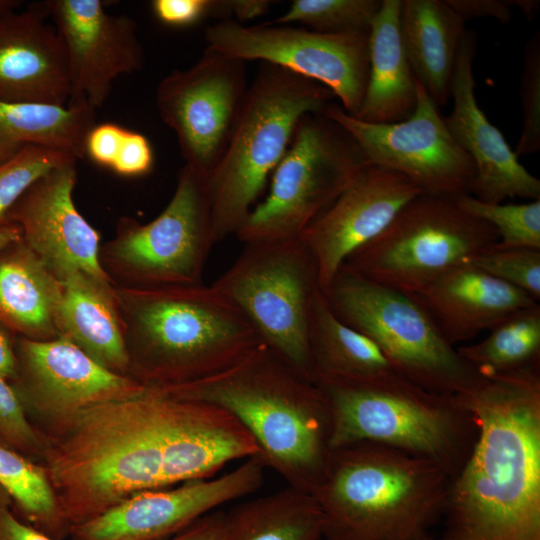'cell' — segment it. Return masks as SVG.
I'll list each match as a JSON object with an SVG mask.
<instances>
[{
	"mask_svg": "<svg viewBox=\"0 0 540 540\" xmlns=\"http://www.w3.org/2000/svg\"><path fill=\"white\" fill-rule=\"evenodd\" d=\"M456 397L478 435L437 540H540V371L482 377Z\"/></svg>",
	"mask_w": 540,
	"mask_h": 540,
	"instance_id": "obj_1",
	"label": "cell"
},
{
	"mask_svg": "<svg viewBox=\"0 0 540 540\" xmlns=\"http://www.w3.org/2000/svg\"><path fill=\"white\" fill-rule=\"evenodd\" d=\"M187 406L184 399L145 386L75 414L74 430L52 463L71 527L136 493L170 486Z\"/></svg>",
	"mask_w": 540,
	"mask_h": 540,
	"instance_id": "obj_2",
	"label": "cell"
},
{
	"mask_svg": "<svg viewBox=\"0 0 540 540\" xmlns=\"http://www.w3.org/2000/svg\"><path fill=\"white\" fill-rule=\"evenodd\" d=\"M231 414L253 437L265 468L289 487L312 493L331 453V417L319 386L264 343L210 377L168 388Z\"/></svg>",
	"mask_w": 540,
	"mask_h": 540,
	"instance_id": "obj_3",
	"label": "cell"
},
{
	"mask_svg": "<svg viewBox=\"0 0 540 540\" xmlns=\"http://www.w3.org/2000/svg\"><path fill=\"white\" fill-rule=\"evenodd\" d=\"M130 377L146 387L198 381L262 343L245 316L211 285L115 286Z\"/></svg>",
	"mask_w": 540,
	"mask_h": 540,
	"instance_id": "obj_4",
	"label": "cell"
},
{
	"mask_svg": "<svg viewBox=\"0 0 540 540\" xmlns=\"http://www.w3.org/2000/svg\"><path fill=\"white\" fill-rule=\"evenodd\" d=\"M451 477L430 460L356 442L333 448L311 495L324 540H437Z\"/></svg>",
	"mask_w": 540,
	"mask_h": 540,
	"instance_id": "obj_5",
	"label": "cell"
},
{
	"mask_svg": "<svg viewBox=\"0 0 540 540\" xmlns=\"http://www.w3.org/2000/svg\"><path fill=\"white\" fill-rule=\"evenodd\" d=\"M331 417V448L373 442L432 461L451 479L478 435L473 414L456 396L422 388L396 371L316 382Z\"/></svg>",
	"mask_w": 540,
	"mask_h": 540,
	"instance_id": "obj_6",
	"label": "cell"
},
{
	"mask_svg": "<svg viewBox=\"0 0 540 540\" xmlns=\"http://www.w3.org/2000/svg\"><path fill=\"white\" fill-rule=\"evenodd\" d=\"M335 96L322 84L260 63L229 144L208 176L217 243L236 234L286 153L300 119Z\"/></svg>",
	"mask_w": 540,
	"mask_h": 540,
	"instance_id": "obj_7",
	"label": "cell"
},
{
	"mask_svg": "<svg viewBox=\"0 0 540 540\" xmlns=\"http://www.w3.org/2000/svg\"><path fill=\"white\" fill-rule=\"evenodd\" d=\"M322 292L334 314L370 338L395 371L414 384L456 396L482 378L412 296L344 265Z\"/></svg>",
	"mask_w": 540,
	"mask_h": 540,
	"instance_id": "obj_8",
	"label": "cell"
},
{
	"mask_svg": "<svg viewBox=\"0 0 540 540\" xmlns=\"http://www.w3.org/2000/svg\"><path fill=\"white\" fill-rule=\"evenodd\" d=\"M217 243L208 175L184 164L175 191L148 223L123 216L99 249V263L114 286L162 288L202 284Z\"/></svg>",
	"mask_w": 540,
	"mask_h": 540,
	"instance_id": "obj_9",
	"label": "cell"
},
{
	"mask_svg": "<svg viewBox=\"0 0 540 540\" xmlns=\"http://www.w3.org/2000/svg\"><path fill=\"white\" fill-rule=\"evenodd\" d=\"M499 241L489 223L465 213L455 197L422 193L385 230L343 263L380 285L415 295Z\"/></svg>",
	"mask_w": 540,
	"mask_h": 540,
	"instance_id": "obj_10",
	"label": "cell"
},
{
	"mask_svg": "<svg viewBox=\"0 0 540 540\" xmlns=\"http://www.w3.org/2000/svg\"><path fill=\"white\" fill-rule=\"evenodd\" d=\"M353 136L323 112L308 113L271 175L268 195L235 237L243 244L299 238L368 165Z\"/></svg>",
	"mask_w": 540,
	"mask_h": 540,
	"instance_id": "obj_11",
	"label": "cell"
},
{
	"mask_svg": "<svg viewBox=\"0 0 540 540\" xmlns=\"http://www.w3.org/2000/svg\"><path fill=\"white\" fill-rule=\"evenodd\" d=\"M210 285L245 316L262 343L315 382L309 329L322 289L315 260L300 237L244 244Z\"/></svg>",
	"mask_w": 540,
	"mask_h": 540,
	"instance_id": "obj_12",
	"label": "cell"
},
{
	"mask_svg": "<svg viewBox=\"0 0 540 540\" xmlns=\"http://www.w3.org/2000/svg\"><path fill=\"white\" fill-rule=\"evenodd\" d=\"M369 32L322 33L291 24L246 26L223 19L204 31L207 47L228 57L260 61L327 87L355 116L369 77Z\"/></svg>",
	"mask_w": 540,
	"mask_h": 540,
	"instance_id": "obj_13",
	"label": "cell"
},
{
	"mask_svg": "<svg viewBox=\"0 0 540 540\" xmlns=\"http://www.w3.org/2000/svg\"><path fill=\"white\" fill-rule=\"evenodd\" d=\"M438 108L416 79V107L403 121L364 122L334 101L322 112L353 136L371 164L406 176L422 193L471 195L476 180L474 162L453 138Z\"/></svg>",
	"mask_w": 540,
	"mask_h": 540,
	"instance_id": "obj_14",
	"label": "cell"
},
{
	"mask_svg": "<svg viewBox=\"0 0 540 540\" xmlns=\"http://www.w3.org/2000/svg\"><path fill=\"white\" fill-rule=\"evenodd\" d=\"M249 84L245 62L206 47L189 68L158 84L159 117L176 135L185 164L210 175L231 139Z\"/></svg>",
	"mask_w": 540,
	"mask_h": 540,
	"instance_id": "obj_15",
	"label": "cell"
},
{
	"mask_svg": "<svg viewBox=\"0 0 540 540\" xmlns=\"http://www.w3.org/2000/svg\"><path fill=\"white\" fill-rule=\"evenodd\" d=\"M264 465L254 456L235 469L170 489L136 493L100 515L71 527L74 540H161L225 503L257 491Z\"/></svg>",
	"mask_w": 540,
	"mask_h": 540,
	"instance_id": "obj_16",
	"label": "cell"
},
{
	"mask_svg": "<svg viewBox=\"0 0 540 540\" xmlns=\"http://www.w3.org/2000/svg\"><path fill=\"white\" fill-rule=\"evenodd\" d=\"M46 4L67 54L68 103L101 108L114 81L143 66L136 21L127 15L110 14L101 0H47Z\"/></svg>",
	"mask_w": 540,
	"mask_h": 540,
	"instance_id": "obj_17",
	"label": "cell"
},
{
	"mask_svg": "<svg viewBox=\"0 0 540 540\" xmlns=\"http://www.w3.org/2000/svg\"><path fill=\"white\" fill-rule=\"evenodd\" d=\"M421 189L377 165L364 168L300 236L313 256L324 290L355 250L381 234Z\"/></svg>",
	"mask_w": 540,
	"mask_h": 540,
	"instance_id": "obj_18",
	"label": "cell"
},
{
	"mask_svg": "<svg viewBox=\"0 0 540 540\" xmlns=\"http://www.w3.org/2000/svg\"><path fill=\"white\" fill-rule=\"evenodd\" d=\"M76 163L37 180L10 210L8 222L21 228L24 242L59 281L84 272L111 282L99 263L100 233L73 201Z\"/></svg>",
	"mask_w": 540,
	"mask_h": 540,
	"instance_id": "obj_19",
	"label": "cell"
},
{
	"mask_svg": "<svg viewBox=\"0 0 540 540\" xmlns=\"http://www.w3.org/2000/svg\"><path fill=\"white\" fill-rule=\"evenodd\" d=\"M475 52L476 34L466 30L451 84L453 109L444 118L453 138L474 162L476 180L471 195L491 204L515 197L539 200L540 180L521 165L501 131L478 106L473 75Z\"/></svg>",
	"mask_w": 540,
	"mask_h": 540,
	"instance_id": "obj_20",
	"label": "cell"
},
{
	"mask_svg": "<svg viewBox=\"0 0 540 540\" xmlns=\"http://www.w3.org/2000/svg\"><path fill=\"white\" fill-rule=\"evenodd\" d=\"M16 376L38 404L59 413H74L89 406L120 399L145 386L130 376L99 364L63 336L37 341L15 339Z\"/></svg>",
	"mask_w": 540,
	"mask_h": 540,
	"instance_id": "obj_21",
	"label": "cell"
},
{
	"mask_svg": "<svg viewBox=\"0 0 540 540\" xmlns=\"http://www.w3.org/2000/svg\"><path fill=\"white\" fill-rule=\"evenodd\" d=\"M46 1L0 18V100L67 105L68 59Z\"/></svg>",
	"mask_w": 540,
	"mask_h": 540,
	"instance_id": "obj_22",
	"label": "cell"
},
{
	"mask_svg": "<svg viewBox=\"0 0 540 540\" xmlns=\"http://www.w3.org/2000/svg\"><path fill=\"white\" fill-rule=\"evenodd\" d=\"M410 296L425 308L454 347L489 330L514 311L538 303L471 263L452 269Z\"/></svg>",
	"mask_w": 540,
	"mask_h": 540,
	"instance_id": "obj_23",
	"label": "cell"
},
{
	"mask_svg": "<svg viewBox=\"0 0 540 540\" xmlns=\"http://www.w3.org/2000/svg\"><path fill=\"white\" fill-rule=\"evenodd\" d=\"M59 336L107 369L128 375L129 358L115 286L84 272L61 281Z\"/></svg>",
	"mask_w": 540,
	"mask_h": 540,
	"instance_id": "obj_24",
	"label": "cell"
},
{
	"mask_svg": "<svg viewBox=\"0 0 540 540\" xmlns=\"http://www.w3.org/2000/svg\"><path fill=\"white\" fill-rule=\"evenodd\" d=\"M402 0H382L368 33L369 77L355 118L390 124L410 117L416 107V78L400 26Z\"/></svg>",
	"mask_w": 540,
	"mask_h": 540,
	"instance_id": "obj_25",
	"label": "cell"
},
{
	"mask_svg": "<svg viewBox=\"0 0 540 540\" xmlns=\"http://www.w3.org/2000/svg\"><path fill=\"white\" fill-rule=\"evenodd\" d=\"M59 281L21 238L0 250V323L17 337L59 336Z\"/></svg>",
	"mask_w": 540,
	"mask_h": 540,
	"instance_id": "obj_26",
	"label": "cell"
},
{
	"mask_svg": "<svg viewBox=\"0 0 540 540\" xmlns=\"http://www.w3.org/2000/svg\"><path fill=\"white\" fill-rule=\"evenodd\" d=\"M400 26L415 78L438 107L445 105L465 22L444 0H402Z\"/></svg>",
	"mask_w": 540,
	"mask_h": 540,
	"instance_id": "obj_27",
	"label": "cell"
},
{
	"mask_svg": "<svg viewBox=\"0 0 540 540\" xmlns=\"http://www.w3.org/2000/svg\"><path fill=\"white\" fill-rule=\"evenodd\" d=\"M95 111L83 102L55 105L0 100V153L7 159L26 145H37L82 159L86 137L96 124Z\"/></svg>",
	"mask_w": 540,
	"mask_h": 540,
	"instance_id": "obj_28",
	"label": "cell"
},
{
	"mask_svg": "<svg viewBox=\"0 0 540 540\" xmlns=\"http://www.w3.org/2000/svg\"><path fill=\"white\" fill-rule=\"evenodd\" d=\"M220 540H324L321 512L310 493L288 486L225 512Z\"/></svg>",
	"mask_w": 540,
	"mask_h": 540,
	"instance_id": "obj_29",
	"label": "cell"
},
{
	"mask_svg": "<svg viewBox=\"0 0 540 540\" xmlns=\"http://www.w3.org/2000/svg\"><path fill=\"white\" fill-rule=\"evenodd\" d=\"M309 349L315 383L325 378L359 379L395 371L370 338L334 314L322 291L313 305Z\"/></svg>",
	"mask_w": 540,
	"mask_h": 540,
	"instance_id": "obj_30",
	"label": "cell"
},
{
	"mask_svg": "<svg viewBox=\"0 0 540 540\" xmlns=\"http://www.w3.org/2000/svg\"><path fill=\"white\" fill-rule=\"evenodd\" d=\"M482 377L540 371V305L509 314L483 340L456 348Z\"/></svg>",
	"mask_w": 540,
	"mask_h": 540,
	"instance_id": "obj_31",
	"label": "cell"
},
{
	"mask_svg": "<svg viewBox=\"0 0 540 540\" xmlns=\"http://www.w3.org/2000/svg\"><path fill=\"white\" fill-rule=\"evenodd\" d=\"M0 487L46 534L62 530L65 519L51 485L41 469L0 445Z\"/></svg>",
	"mask_w": 540,
	"mask_h": 540,
	"instance_id": "obj_32",
	"label": "cell"
},
{
	"mask_svg": "<svg viewBox=\"0 0 540 540\" xmlns=\"http://www.w3.org/2000/svg\"><path fill=\"white\" fill-rule=\"evenodd\" d=\"M382 0H294L270 24H300L322 33L369 32Z\"/></svg>",
	"mask_w": 540,
	"mask_h": 540,
	"instance_id": "obj_33",
	"label": "cell"
},
{
	"mask_svg": "<svg viewBox=\"0 0 540 540\" xmlns=\"http://www.w3.org/2000/svg\"><path fill=\"white\" fill-rule=\"evenodd\" d=\"M468 215L489 223L497 231L496 249L540 250V199L519 204H491L470 194L455 197Z\"/></svg>",
	"mask_w": 540,
	"mask_h": 540,
	"instance_id": "obj_34",
	"label": "cell"
},
{
	"mask_svg": "<svg viewBox=\"0 0 540 540\" xmlns=\"http://www.w3.org/2000/svg\"><path fill=\"white\" fill-rule=\"evenodd\" d=\"M75 158L58 150L26 145L0 162V226L9 224L10 210L22 195L51 170Z\"/></svg>",
	"mask_w": 540,
	"mask_h": 540,
	"instance_id": "obj_35",
	"label": "cell"
},
{
	"mask_svg": "<svg viewBox=\"0 0 540 540\" xmlns=\"http://www.w3.org/2000/svg\"><path fill=\"white\" fill-rule=\"evenodd\" d=\"M490 275L540 300V250L492 248L471 263Z\"/></svg>",
	"mask_w": 540,
	"mask_h": 540,
	"instance_id": "obj_36",
	"label": "cell"
},
{
	"mask_svg": "<svg viewBox=\"0 0 540 540\" xmlns=\"http://www.w3.org/2000/svg\"><path fill=\"white\" fill-rule=\"evenodd\" d=\"M523 129L515 147L517 157L540 150V33L526 43L520 81Z\"/></svg>",
	"mask_w": 540,
	"mask_h": 540,
	"instance_id": "obj_37",
	"label": "cell"
},
{
	"mask_svg": "<svg viewBox=\"0 0 540 540\" xmlns=\"http://www.w3.org/2000/svg\"><path fill=\"white\" fill-rule=\"evenodd\" d=\"M151 9L161 23L186 27L208 17H227L225 0H153Z\"/></svg>",
	"mask_w": 540,
	"mask_h": 540,
	"instance_id": "obj_38",
	"label": "cell"
},
{
	"mask_svg": "<svg viewBox=\"0 0 540 540\" xmlns=\"http://www.w3.org/2000/svg\"><path fill=\"white\" fill-rule=\"evenodd\" d=\"M0 437L11 444L23 447L33 444L36 440L17 391L2 376H0Z\"/></svg>",
	"mask_w": 540,
	"mask_h": 540,
	"instance_id": "obj_39",
	"label": "cell"
},
{
	"mask_svg": "<svg viewBox=\"0 0 540 540\" xmlns=\"http://www.w3.org/2000/svg\"><path fill=\"white\" fill-rule=\"evenodd\" d=\"M153 163L154 154L149 140L139 132L126 129L111 169L122 176L136 177L149 173Z\"/></svg>",
	"mask_w": 540,
	"mask_h": 540,
	"instance_id": "obj_40",
	"label": "cell"
},
{
	"mask_svg": "<svg viewBox=\"0 0 540 540\" xmlns=\"http://www.w3.org/2000/svg\"><path fill=\"white\" fill-rule=\"evenodd\" d=\"M126 129L116 123L95 124L85 140V157L94 163L112 168Z\"/></svg>",
	"mask_w": 540,
	"mask_h": 540,
	"instance_id": "obj_41",
	"label": "cell"
},
{
	"mask_svg": "<svg viewBox=\"0 0 540 540\" xmlns=\"http://www.w3.org/2000/svg\"><path fill=\"white\" fill-rule=\"evenodd\" d=\"M444 2L464 22L471 18L493 17L506 24L512 18L510 5L504 0H444Z\"/></svg>",
	"mask_w": 540,
	"mask_h": 540,
	"instance_id": "obj_42",
	"label": "cell"
},
{
	"mask_svg": "<svg viewBox=\"0 0 540 540\" xmlns=\"http://www.w3.org/2000/svg\"><path fill=\"white\" fill-rule=\"evenodd\" d=\"M225 512L216 509L200 517L179 532L161 540H220Z\"/></svg>",
	"mask_w": 540,
	"mask_h": 540,
	"instance_id": "obj_43",
	"label": "cell"
},
{
	"mask_svg": "<svg viewBox=\"0 0 540 540\" xmlns=\"http://www.w3.org/2000/svg\"><path fill=\"white\" fill-rule=\"evenodd\" d=\"M0 540H54L19 521L7 507L0 510Z\"/></svg>",
	"mask_w": 540,
	"mask_h": 540,
	"instance_id": "obj_44",
	"label": "cell"
},
{
	"mask_svg": "<svg viewBox=\"0 0 540 540\" xmlns=\"http://www.w3.org/2000/svg\"><path fill=\"white\" fill-rule=\"evenodd\" d=\"M271 5L269 0H226L228 16L241 24L266 14Z\"/></svg>",
	"mask_w": 540,
	"mask_h": 540,
	"instance_id": "obj_45",
	"label": "cell"
},
{
	"mask_svg": "<svg viewBox=\"0 0 540 540\" xmlns=\"http://www.w3.org/2000/svg\"><path fill=\"white\" fill-rule=\"evenodd\" d=\"M15 336L0 323V376L14 379L17 373Z\"/></svg>",
	"mask_w": 540,
	"mask_h": 540,
	"instance_id": "obj_46",
	"label": "cell"
},
{
	"mask_svg": "<svg viewBox=\"0 0 540 540\" xmlns=\"http://www.w3.org/2000/svg\"><path fill=\"white\" fill-rule=\"evenodd\" d=\"M22 238L21 228L14 223L0 226V250Z\"/></svg>",
	"mask_w": 540,
	"mask_h": 540,
	"instance_id": "obj_47",
	"label": "cell"
},
{
	"mask_svg": "<svg viewBox=\"0 0 540 540\" xmlns=\"http://www.w3.org/2000/svg\"><path fill=\"white\" fill-rule=\"evenodd\" d=\"M508 3L510 6H517L529 20H532L536 16L540 6L538 0H517L508 1Z\"/></svg>",
	"mask_w": 540,
	"mask_h": 540,
	"instance_id": "obj_48",
	"label": "cell"
},
{
	"mask_svg": "<svg viewBox=\"0 0 540 540\" xmlns=\"http://www.w3.org/2000/svg\"><path fill=\"white\" fill-rule=\"evenodd\" d=\"M18 0H0V18L6 13L18 9L22 4Z\"/></svg>",
	"mask_w": 540,
	"mask_h": 540,
	"instance_id": "obj_49",
	"label": "cell"
},
{
	"mask_svg": "<svg viewBox=\"0 0 540 540\" xmlns=\"http://www.w3.org/2000/svg\"><path fill=\"white\" fill-rule=\"evenodd\" d=\"M5 494L7 493L0 487V510L7 507Z\"/></svg>",
	"mask_w": 540,
	"mask_h": 540,
	"instance_id": "obj_50",
	"label": "cell"
},
{
	"mask_svg": "<svg viewBox=\"0 0 540 540\" xmlns=\"http://www.w3.org/2000/svg\"><path fill=\"white\" fill-rule=\"evenodd\" d=\"M3 160H5V159H4V157H3V156L1 155V153H0V162L3 161Z\"/></svg>",
	"mask_w": 540,
	"mask_h": 540,
	"instance_id": "obj_51",
	"label": "cell"
}]
</instances>
